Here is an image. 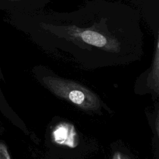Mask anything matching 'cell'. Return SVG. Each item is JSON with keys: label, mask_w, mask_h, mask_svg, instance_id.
<instances>
[{"label": "cell", "mask_w": 159, "mask_h": 159, "mask_svg": "<svg viewBox=\"0 0 159 159\" xmlns=\"http://www.w3.org/2000/svg\"><path fill=\"white\" fill-rule=\"evenodd\" d=\"M44 81L56 94L83 109H94L99 104L93 93L78 84L52 78H45Z\"/></svg>", "instance_id": "cell-1"}, {"label": "cell", "mask_w": 159, "mask_h": 159, "mask_svg": "<svg viewBox=\"0 0 159 159\" xmlns=\"http://www.w3.org/2000/svg\"><path fill=\"white\" fill-rule=\"evenodd\" d=\"M0 159H11L6 146L2 143H0Z\"/></svg>", "instance_id": "cell-3"}, {"label": "cell", "mask_w": 159, "mask_h": 159, "mask_svg": "<svg viewBox=\"0 0 159 159\" xmlns=\"http://www.w3.org/2000/svg\"><path fill=\"white\" fill-rule=\"evenodd\" d=\"M52 138L55 143L71 148L76 147L79 143L78 135L75 127L66 122L55 126L52 132Z\"/></svg>", "instance_id": "cell-2"}, {"label": "cell", "mask_w": 159, "mask_h": 159, "mask_svg": "<svg viewBox=\"0 0 159 159\" xmlns=\"http://www.w3.org/2000/svg\"><path fill=\"white\" fill-rule=\"evenodd\" d=\"M112 159H122V157H121V155L119 152H116L114 157H113V158Z\"/></svg>", "instance_id": "cell-4"}]
</instances>
